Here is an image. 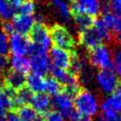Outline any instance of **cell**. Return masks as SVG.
<instances>
[{"label": "cell", "instance_id": "cell-1", "mask_svg": "<svg viewBox=\"0 0 121 121\" xmlns=\"http://www.w3.org/2000/svg\"><path fill=\"white\" fill-rule=\"evenodd\" d=\"M76 110L82 115L93 116L98 112V99L89 90L81 89L78 95L74 98Z\"/></svg>", "mask_w": 121, "mask_h": 121}, {"label": "cell", "instance_id": "cell-2", "mask_svg": "<svg viewBox=\"0 0 121 121\" xmlns=\"http://www.w3.org/2000/svg\"><path fill=\"white\" fill-rule=\"evenodd\" d=\"M49 35L50 40L56 47L74 52V49L76 48V42L72 34L65 26L60 24L53 25L49 28Z\"/></svg>", "mask_w": 121, "mask_h": 121}, {"label": "cell", "instance_id": "cell-3", "mask_svg": "<svg viewBox=\"0 0 121 121\" xmlns=\"http://www.w3.org/2000/svg\"><path fill=\"white\" fill-rule=\"evenodd\" d=\"M89 62L99 69L112 70V57L111 50L105 44H99L96 47L88 50ZM113 71V70H112Z\"/></svg>", "mask_w": 121, "mask_h": 121}, {"label": "cell", "instance_id": "cell-4", "mask_svg": "<svg viewBox=\"0 0 121 121\" xmlns=\"http://www.w3.org/2000/svg\"><path fill=\"white\" fill-rule=\"evenodd\" d=\"M28 38L32 43L39 45L45 50H47L50 46L51 40L49 35V28L45 24L35 23L28 32Z\"/></svg>", "mask_w": 121, "mask_h": 121}, {"label": "cell", "instance_id": "cell-5", "mask_svg": "<svg viewBox=\"0 0 121 121\" xmlns=\"http://www.w3.org/2000/svg\"><path fill=\"white\" fill-rule=\"evenodd\" d=\"M96 83L104 94H112L119 85V79L111 69H100L96 73Z\"/></svg>", "mask_w": 121, "mask_h": 121}, {"label": "cell", "instance_id": "cell-6", "mask_svg": "<svg viewBox=\"0 0 121 121\" xmlns=\"http://www.w3.org/2000/svg\"><path fill=\"white\" fill-rule=\"evenodd\" d=\"M51 106L64 118H68L70 113L74 110V103L72 98L69 97L63 91L52 95Z\"/></svg>", "mask_w": 121, "mask_h": 121}, {"label": "cell", "instance_id": "cell-7", "mask_svg": "<svg viewBox=\"0 0 121 121\" xmlns=\"http://www.w3.org/2000/svg\"><path fill=\"white\" fill-rule=\"evenodd\" d=\"M30 43H31L28 38L19 33L14 32L12 35L9 36V47L10 52L14 56H25L28 54Z\"/></svg>", "mask_w": 121, "mask_h": 121}, {"label": "cell", "instance_id": "cell-8", "mask_svg": "<svg viewBox=\"0 0 121 121\" xmlns=\"http://www.w3.org/2000/svg\"><path fill=\"white\" fill-rule=\"evenodd\" d=\"M50 61H51L50 58L46 53L31 56L29 60V64H30V70L32 71V74H35L41 77L45 76L52 67Z\"/></svg>", "mask_w": 121, "mask_h": 121}, {"label": "cell", "instance_id": "cell-9", "mask_svg": "<svg viewBox=\"0 0 121 121\" xmlns=\"http://www.w3.org/2000/svg\"><path fill=\"white\" fill-rule=\"evenodd\" d=\"M72 53L73 52L53 46L50 50L49 58L52 63L54 64L53 66L63 70H68L72 60Z\"/></svg>", "mask_w": 121, "mask_h": 121}, {"label": "cell", "instance_id": "cell-10", "mask_svg": "<svg viewBox=\"0 0 121 121\" xmlns=\"http://www.w3.org/2000/svg\"><path fill=\"white\" fill-rule=\"evenodd\" d=\"M78 41L79 43L87 49V51L96 47L103 42L99 33L94 26L78 33Z\"/></svg>", "mask_w": 121, "mask_h": 121}, {"label": "cell", "instance_id": "cell-11", "mask_svg": "<svg viewBox=\"0 0 121 121\" xmlns=\"http://www.w3.org/2000/svg\"><path fill=\"white\" fill-rule=\"evenodd\" d=\"M33 25H34V18L31 15H25L18 13L15 14L12 18V26L14 27V31L24 36L28 34Z\"/></svg>", "mask_w": 121, "mask_h": 121}, {"label": "cell", "instance_id": "cell-12", "mask_svg": "<svg viewBox=\"0 0 121 121\" xmlns=\"http://www.w3.org/2000/svg\"><path fill=\"white\" fill-rule=\"evenodd\" d=\"M26 78V77L24 74L13 71L10 69L4 76L5 87L9 88L13 91H17V90L25 87Z\"/></svg>", "mask_w": 121, "mask_h": 121}, {"label": "cell", "instance_id": "cell-13", "mask_svg": "<svg viewBox=\"0 0 121 121\" xmlns=\"http://www.w3.org/2000/svg\"><path fill=\"white\" fill-rule=\"evenodd\" d=\"M29 104L37 112L43 115L49 111V108L51 107V98L44 93L35 94L33 95Z\"/></svg>", "mask_w": 121, "mask_h": 121}, {"label": "cell", "instance_id": "cell-14", "mask_svg": "<svg viewBox=\"0 0 121 121\" xmlns=\"http://www.w3.org/2000/svg\"><path fill=\"white\" fill-rule=\"evenodd\" d=\"M26 84L27 88L34 94L43 93L45 92V89H46V82L43 77H41L35 74L27 75L26 78Z\"/></svg>", "mask_w": 121, "mask_h": 121}, {"label": "cell", "instance_id": "cell-15", "mask_svg": "<svg viewBox=\"0 0 121 121\" xmlns=\"http://www.w3.org/2000/svg\"><path fill=\"white\" fill-rule=\"evenodd\" d=\"M20 121H43V116L30 105H25L16 109Z\"/></svg>", "mask_w": 121, "mask_h": 121}, {"label": "cell", "instance_id": "cell-16", "mask_svg": "<svg viewBox=\"0 0 121 121\" xmlns=\"http://www.w3.org/2000/svg\"><path fill=\"white\" fill-rule=\"evenodd\" d=\"M72 16H73V19H74V22L76 25V28L78 33L92 27L94 25V22L95 20V17H93L87 13H78V14H74Z\"/></svg>", "mask_w": 121, "mask_h": 121}, {"label": "cell", "instance_id": "cell-17", "mask_svg": "<svg viewBox=\"0 0 121 121\" xmlns=\"http://www.w3.org/2000/svg\"><path fill=\"white\" fill-rule=\"evenodd\" d=\"M33 96V93L27 88V87H23L15 92L14 97H13V103H14V108H19L25 105H29L31 98Z\"/></svg>", "mask_w": 121, "mask_h": 121}, {"label": "cell", "instance_id": "cell-18", "mask_svg": "<svg viewBox=\"0 0 121 121\" xmlns=\"http://www.w3.org/2000/svg\"><path fill=\"white\" fill-rule=\"evenodd\" d=\"M9 66L11 67V70L22 73L24 75L27 74L30 70V64L29 60L26 59L24 56H12L9 59Z\"/></svg>", "mask_w": 121, "mask_h": 121}, {"label": "cell", "instance_id": "cell-19", "mask_svg": "<svg viewBox=\"0 0 121 121\" xmlns=\"http://www.w3.org/2000/svg\"><path fill=\"white\" fill-rule=\"evenodd\" d=\"M102 21L112 34H119L121 32V18L119 16L109 12L102 15Z\"/></svg>", "mask_w": 121, "mask_h": 121}, {"label": "cell", "instance_id": "cell-20", "mask_svg": "<svg viewBox=\"0 0 121 121\" xmlns=\"http://www.w3.org/2000/svg\"><path fill=\"white\" fill-rule=\"evenodd\" d=\"M104 102L114 112L118 113L121 112V84L116 87V89Z\"/></svg>", "mask_w": 121, "mask_h": 121}, {"label": "cell", "instance_id": "cell-21", "mask_svg": "<svg viewBox=\"0 0 121 121\" xmlns=\"http://www.w3.org/2000/svg\"><path fill=\"white\" fill-rule=\"evenodd\" d=\"M51 3L54 6L55 9L57 10L60 18L64 23L70 22L72 15H71V12H70V9H69V7L67 6V4L63 0H53V1H51Z\"/></svg>", "mask_w": 121, "mask_h": 121}, {"label": "cell", "instance_id": "cell-22", "mask_svg": "<svg viewBox=\"0 0 121 121\" xmlns=\"http://www.w3.org/2000/svg\"><path fill=\"white\" fill-rule=\"evenodd\" d=\"M78 3L80 6L81 13H87L95 18L99 14L98 0H83Z\"/></svg>", "mask_w": 121, "mask_h": 121}, {"label": "cell", "instance_id": "cell-23", "mask_svg": "<svg viewBox=\"0 0 121 121\" xmlns=\"http://www.w3.org/2000/svg\"><path fill=\"white\" fill-rule=\"evenodd\" d=\"M99 117L102 121H121V115L110 108L105 102L101 104V115Z\"/></svg>", "mask_w": 121, "mask_h": 121}, {"label": "cell", "instance_id": "cell-24", "mask_svg": "<svg viewBox=\"0 0 121 121\" xmlns=\"http://www.w3.org/2000/svg\"><path fill=\"white\" fill-rule=\"evenodd\" d=\"M93 26L97 30V32L99 33V35L102 38L103 42H111L112 40L113 35L107 28V26H105V24L102 21V19H98V18L95 19V22H94Z\"/></svg>", "mask_w": 121, "mask_h": 121}, {"label": "cell", "instance_id": "cell-25", "mask_svg": "<svg viewBox=\"0 0 121 121\" xmlns=\"http://www.w3.org/2000/svg\"><path fill=\"white\" fill-rule=\"evenodd\" d=\"M16 9H14L8 0H0V17L2 21H9L15 15Z\"/></svg>", "mask_w": 121, "mask_h": 121}, {"label": "cell", "instance_id": "cell-26", "mask_svg": "<svg viewBox=\"0 0 121 121\" xmlns=\"http://www.w3.org/2000/svg\"><path fill=\"white\" fill-rule=\"evenodd\" d=\"M45 82H46V89H45V91L48 94L52 95H54L61 92V91H63L62 85L58 80H56L55 78H53L52 77L47 78L45 79Z\"/></svg>", "mask_w": 121, "mask_h": 121}, {"label": "cell", "instance_id": "cell-27", "mask_svg": "<svg viewBox=\"0 0 121 121\" xmlns=\"http://www.w3.org/2000/svg\"><path fill=\"white\" fill-rule=\"evenodd\" d=\"M16 10L19 12V14H25V15H31L35 11V5L33 1L31 0H25L17 9Z\"/></svg>", "mask_w": 121, "mask_h": 121}, {"label": "cell", "instance_id": "cell-28", "mask_svg": "<svg viewBox=\"0 0 121 121\" xmlns=\"http://www.w3.org/2000/svg\"><path fill=\"white\" fill-rule=\"evenodd\" d=\"M112 70L118 76H121V48H118L113 52V56H112Z\"/></svg>", "mask_w": 121, "mask_h": 121}, {"label": "cell", "instance_id": "cell-29", "mask_svg": "<svg viewBox=\"0 0 121 121\" xmlns=\"http://www.w3.org/2000/svg\"><path fill=\"white\" fill-rule=\"evenodd\" d=\"M43 121H65L64 117L57 111H48L43 115Z\"/></svg>", "mask_w": 121, "mask_h": 121}, {"label": "cell", "instance_id": "cell-30", "mask_svg": "<svg viewBox=\"0 0 121 121\" xmlns=\"http://www.w3.org/2000/svg\"><path fill=\"white\" fill-rule=\"evenodd\" d=\"M9 52V40L8 36L0 31V56H7Z\"/></svg>", "mask_w": 121, "mask_h": 121}, {"label": "cell", "instance_id": "cell-31", "mask_svg": "<svg viewBox=\"0 0 121 121\" xmlns=\"http://www.w3.org/2000/svg\"><path fill=\"white\" fill-rule=\"evenodd\" d=\"M68 119H69L70 121H93L91 117L80 114L76 109H74V110L72 111V112L70 113Z\"/></svg>", "mask_w": 121, "mask_h": 121}, {"label": "cell", "instance_id": "cell-32", "mask_svg": "<svg viewBox=\"0 0 121 121\" xmlns=\"http://www.w3.org/2000/svg\"><path fill=\"white\" fill-rule=\"evenodd\" d=\"M1 30L7 36L12 35L14 33V27L12 26V23H10L9 21H2V23H1Z\"/></svg>", "mask_w": 121, "mask_h": 121}, {"label": "cell", "instance_id": "cell-33", "mask_svg": "<svg viewBox=\"0 0 121 121\" xmlns=\"http://www.w3.org/2000/svg\"><path fill=\"white\" fill-rule=\"evenodd\" d=\"M98 9H99V13H101L102 15L109 13L111 10L110 0H98Z\"/></svg>", "mask_w": 121, "mask_h": 121}, {"label": "cell", "instance_id": "cell-34", "mask_svg": "<svg viewBox=\"0 0 121 121\" xmlns=\"http://www.w3.org/2000/svg\"><path fill=\"white\" fill-rule=\"evenodd\" d=\"M9 65V60L7 56H0V76L4 77L5 74L9 71L8 67Z\"/></svg>", "mask_w": 121, "mask_h": 121}, {"label": "cell", "instance_id": "cell-35", "mask_svg": "<svg viewBox=\"0 0 121 121\" xmlns=\"http://www.w3.org/2000/svg\"><path fill=\"white\" fill-rule=\"evenodd\" d=\"M111 10L121 18V0H110Z\"/></svg>", "mask_w": 121, "mask_h": 121}, {"label": "cell", "instance_id": "cell-36", "mask_svg": "<svg viewBox=\"0 0 121 121\" xmlns=\"http://www.w3.org/2000/svg\"><path fill=\"white\" fill-rule=\"evenodd\" d=\"M5 121H20V118L15 112L11 111L7 113V115L5 117Z\"/></svg>", "mask_w": 121, "mask_h": 121}, {"label": "cell", "instance_id": "cell-37", "mask_svg": "<svg viewBox=\"0 0 121 121\" xmlns=\"http://www.w3.org/2000/svg\"><path fill=\"white\" fill-rule=\"evenodd\" d=\"M8 2H9L14 9H17V8L24 2V0H8Z\"/></svg>", "mask_w": 121, "mask_h": 121}, {"label": "cell", "instance_id": "cell-38", "mask_svg": "<svg viewBox=\"0 0 121 121\" xmlns=\"http://www.w3.org/2000/svg\"><path fill=\"white\" fill-rule=\"evenodd\" d=\"M4 88H5V83H4V77L0 76V92H2Z\"/></svg>", "mask_w": 121, "mask_h": 121}, {"label": "cell", "instance_id": "cell-39", "mask_svg": "<svg viewBox=\"0 0 121 121\" xmlns=\"http://www.w3.org/2000/svg\"><path fill=\"white\" fill-rule=\"evenodd\" d=\"M71 1H73V2H81L83 0H71Z\"/></svg>", "mask_w": 121, "mask_h": 121}, {"label": "cell", "instance_id": "cell-40", "mask_svg": "<svg viewBox=\"0 0 121 121\" xmlns=\"http://www.w3.org/2000/svg\"><path fill=\"white\" fill-rule=\"evenodd\" d=\"M98 121H102V119H101L100 117H98Z\"/></svg>", "mask_w": 121, "mask_h": 121}, {"label": "cell", "instance_id": "cell-41", "mask_svg": "<svg viewBox=\"0 0 121 121\" xmlns=\"http://www.w3.org/2000/svg\"><path fill=\"white\" fill-rule=\"evenodd\" d=\"M31 1H32V0H31Z\"/></svg>", "mask_w": 121, "mask_h": 121}]
</instances>
